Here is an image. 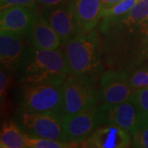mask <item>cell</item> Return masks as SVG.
Segmentation results:
<instances>
[{"instance_id": "1", "label": "cell", "mask_w": 148, "mask_h": 148, "mask_svg": "<svg viewBox=\"0 0 148 148\" xmlns=\"http://www.w3.org/2000/svg\"><path fill=\"white\" fill-rule=\"evenodd\" d=\"M98 33L107 69L128 72L148 58V21H133L126 14L102 18Z\"/></svg>"}, {"instance_id": "2", "label": "cell", "mask_w": 148, "mask_h": 148, "mask_svg": "<svg viewBox=\"0 0 148 148\" xmlns=\"http://www.w3.org/2000/svg\"><path fill=\"white\" fill-rule=\"evenodd\" d=\"M16 70L23 84L57 82L64 83L70 75L64 51L27 46Z\"/></svg>"}, {"instance_id": "3", "label": "cell", "mask_w": 148, "mask_h": 148, "mask_svg": "<svg viewBox=\"0 0 148 148\" xmlns=\"http://www.w3.org/2000/svg\"><path fill=\"white\" fill-rule=\"evenodd\" d=\"M63 46L70 75L95 81L103 73L102 47L97 31L79 33Z\"/></svg>"}, {"instance_id": "4", "label": "cell", "mask_w": 148, "mask_h": 148, "mask_svg": "<svg viewBox=\"0 0 148 148\" xmlns=\"http://www.w3.org/2000/svg\"><path fill=\"white\" fill-rule=\"evenodd\" d=\"M63 84L57 82L24 84L21 108L31 112L63 115Z\"/></svg>"}, {"instance_id": "5", "label": "cell", "mask_w": 148, "mask_h": 148, "mask_svg": "<svg viewBox=\"0 0 148 148\" xmlns=\"http://www.w3.org/2000/svg\"><path fill=\"white\" fill-rule=\"evenodd\" d=\"M63 115L71 116L97 105L100 94L94 80L69 75L63 84Z\"/></svg>"}, {"instance_id": "6", "label": "cell", "mask_w": 148, "mask_h": 148, "mask_svg": "<svg viewBox=\"0 0 148 148\" xmlns=\"http://www.w3.org/2000/svg\"><path fill=\"white\" fill-rule=\"evenodd\" d=\"M18 121L27 134L33 137L65 141L64 117L53 113H36L21 108Z\"/></svg>"}, {"instance_id": "7", "label": "cell", "mask_w": 148, "mask_h": 148, "mask_svg": "<svg viewBox=\"0 0 148 148\" xmlns=\"http://www.w3.org/2000/svg\"><path fill=\"white\" fill-rule=\"evenodd\" d=\"M103 125L101 106H93L71 116L64 117L65 141L79 144Z\"/></svg>"}, {"instance_id": "8", "label": "cell", "mask_w": 148, "mask_h": 148, "mask_svg": "<svg viewBox=\"0 0 148 148\" xmlns=\"http://www.w3.org/2000/svg\"><path fill=\"white\" fill-rule=\"evenodd\" d=\"M132 90L127 71L107 69L100 76V101L106 106H115L131 98Z\"/></svg>"}, {"instance_id": "9", "label": "cell", "mask_w": 148, "mask_h": 148, "mask_svg": "<svg viewBox=\"0 0 148 148\" xmlns=\"http://www.w3.org/2000/svg\"><path fill=\"white\" fill-rule=\"evenodd\" d=\"M78 147L95 148H126L132 147V135L114 124L98 127Z\"/></svg>"}, {"instance_id": "10", "label": "cell", "mask_w": 148, "mask_h": 148, "mask_svg": "<svg viewBox=\"0 0 148 148\" xmlns=\"http://www.w3.org/2000/svg\"><path fill=\"white\" fill-rule=\"evenodd\" d=\"M45 16L61 40L62 45L82 33L71 0L64 5L47 9Z\"/></svg>"}, {"instance_id": "11", "label": "cell", "mask_w": 148, "mask_h": 148, "mask_svg": "<svg viewBox=\"0 0 148 148\" xmlns=\"http://www.w3.org/2000/svg\"><path fill=\"white\" fill-rule=\"evenodd\" d=\"M103 125L106 123L114 124L125 129L132 135L142 123L138 107L132 100H129L115 106L101 105Z\"/></svg>"}, {"instance_id": "12", "label": "cell", "mask_w": 148, "mask_h": 148, "mask_svg": "<svg viewBox=\"0 0 148 148\" xmlns=\"http://www.w3.org/2000/svg\"><path fill=\"white\" fill-rule=\"evenodd\" d=\"M38 11L28 7L14 6L1 9L0 31L27 36Z\"/></svg>"}, {"instance_id": "13", "label": "cell", "mask_w": 148, "mask_h": 148, "mask_svg": "<svg viewBox=\"0 0 148 148\" xmlns=\"http://www.w3.org/2000/svg\"><path fill=\"white\" fill-rule=\"evenodd\" d=\"M25 36L6 31L0 32V62L2 68L7 71L17 69L23 53L26 49Z\"/></svg>"}, {"instance_id": "14", "label": "cell", "mask_w": 148, "mask_h": 148, "mask_svg": "<svg viewBox=\"0 0 148 148\" xmlns=\"http://www.w3.org/2000/svg\"><path fill=\"white\" fill-rule=\"evenodd\" d=\"M27 37L31 45L37 49H57L62 45L58 34L40 13L37 14Z\"/></svg>"}, {"instance_id": "15", "label": "cell", "mask_w": 148, "mask_h": 148, "mask_svg": "<svg viewBox=\"0 0 148 148\" xmlns=\"http://www.w3.org/2000/svg\"><path fill=\"white\" fill-rule=\"evenodd\" d=\"M76 18L82 32H90L101 22L103 5L101 0H73Z\"/></svg>"}, {"instance_id": "16", "label": "cell", "mask_w": 148, "mask_h": 148, "mask_svg": "<svg viewBox=\"0 0 148 148\" xmlns=\"http://www.w3.org/2000/svg\"><path fill=\"white\" fill-rule=\"evenodd\" d=\"M1 148H25L26 132H23L13 122L8 121L3 123L0 132Z\"/></svg>"}, {"instance_id": "17", "label": "cell", "mask_w": 148, "mask_h": 148, "mask_svg": "<svg viewBox=\"0 0 148 148\" xmlns=\"http://www.w3.org/2000/svg\"><path fill=\"white\" fill-rule=\"evenodd\" d=\"M26 144H27V147L30 148H69L78 147V144L77 143L33 137L27 133H26Z\"/></svg>"}, {"instance_id": "18", "label": "cell", "mask_w": 148, "mask_h": 148, "mask_svg": "<svg viewBox=\"0 0 148 148\" xmlns=\"http://www.w3.org/2000/svg\"><path fill=\"white\" fill-rule=\"evenodd\" d=\"M129 85L133 91L148 86V67H138L127 72Z\"/></svg>"}, {"instance_id": "19", "label": "cell", "mask_w": 148, "mask_h": 148, "mask_svg": "<svg viewBox=\"0 0 148 148\" xmlns=\"http://www.w3.org/2000/svg\"><path fill=\"white\" fill-rule=\"evenodd\" d=\"M138 0H122L109 8L103 9L102 18H115L127 14Z\"/></svg>"}, {"instance_id": "20", "label": "cell", "mask_w": 148, "mask_h": 148, "mask_svg": "<svg viewBox=\"0 0 148 148\" xmlns=\"http://www.w3.org/2000/svg\"><path fill=\"white\" fill-rule=\"evenodd\" d=\"M132 98L138 107L143 122H148V86L133 91Z\"/></svg>"}, {"instance_id": "21", "label": "cell", "mask_w": 148, "mask_h": 148, "mask_svg": "<svg viewBox=\"0 0 148 148\" xmlns=\"http://www.w3.org/2000/svg\"><path fill=\"white\" fill-rule=\"evenodd\" d=\"M126 16L133 21H148V0H138Z\"/></svg>"}, {"instance_id": "22", "label": "cell", "mask_w": 148, "mask_h": 148, "mask_svg": "<svg viewBox=\"0 0 148 148\" xmlns=\"http://www.w3.org/2000/svg\"><path fill=\"white\" fill-rule=\"evenodd\" d=\"M132 147L148 148V122H143L132 135Z\"/></svg>"}, {"instance_id": "23", "label": "cell", "mask_w": 148, "mask_h": 148, "mask_svg": "<svg viewBox=\"0 0 148 148\" xmlns=\"http://www.w3.org/2000/svg\"><path fill=\"white\" fill-rule=\"evenodd\" d=\"M14 6L28 7L34 10L38 11L36 0H0V8H6Z\"/></svg>"}, {"instance_id": "24", "label": "cell", "mask_w": 148, "mask_h": 148, "mask_svg": "<svg viewBox=\"0 0 148 148\" xmlns=\"http://www.w3.org/2000/svg\"><path fill=\"white\" fill-rule=\"evenodd\" d=\"M6 71L7 70L4 69H3V68L0 71V95L2 100L4 99L8 93V90L10 88V76L8 75Z\"/></svg>"}, {"instance_id": "25", "label": "cell", "mask_w": 148, "mask_h": 148, "mask_svg": "<svg viewBox=\"0 0 148 148\" xmlns=\"http://www.w3.org/2000/svg\"><path fill=\"white\" fill-rule=\"evenodd\" d=\"M70 1L71 0H36L38 5L46 9L64 5L69 3Z\"/></svg>"}, {"instance_id": "26", "label": "cell", "mask_w": 148, "mask_h": 148, "mask_svg": "<svg viewBox=\"0 0 148 148\" xmlns=\"http://www.w3.org/2000/svg\"><path fill=\"white\" fill-rule=\"evenodd\" d=\"M122 0H101V3H102V5H103V8H104V9L105 8H110L113 5H114V4H116L117 3H119V2H120Z\"/></svg>"}]
</instances>
